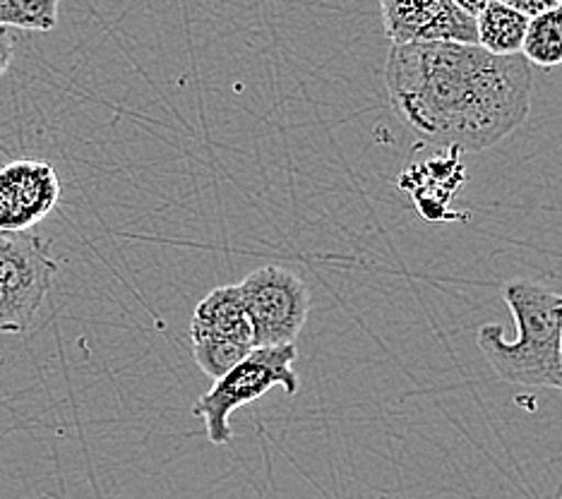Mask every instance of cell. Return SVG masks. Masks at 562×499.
<instances>
[{"mask_svg": "<svg viewBox=\"0 0 562 499\" xmlns=\"http://www.w3.org/2000/svg\"><path fill=\"white\" fill-rule=\"evenodd\" d=\"M60 0H0V30L50 32L58 27Z\"/></svg>", "mask_w": 562, "mask_h": 499, "instance_id": "obj_11", "label": "cell"}, {"mask_svg": "<svg viewBox=\"0 0 562 499\" xmlns=\"http://www.w3.org/2000/svg\"><path fill=\"white\" fill-rule=\"evenodd\" d=\"M503 300L519 334L507 341L501 325L479 327L476 343L491 370L507 384L560 389L562 293L539 281L513 279L503 284Z\"/></svg>", "mask_w": 562, "mask_h": 499, "instance_id": "obj_2", "label": "cell"}, {"mask_svg": "<svg viewBox=\"0 0 562 499\" xmlns=\"http://www.w3.org/2000/svg\"><path fill=\"white\" fill-rule=\"evenodd\" d=\"M236 286L250 317L255 349L296 343L311 313V291L299 274L267 264Z\"/></svg>", "mask_w": 562, "mask_h": 499, "instance_id": "obj_5", "label": "cell"}, {"mask_svg": "<svg viewBox=\"0 0 562 499\" xmlns=\"http://www.w3.org/2000/svg\"><path fill=\"white\" fill-rule=\"evenodd\" d=\"M560 389H562V349H560Z\"/></svg>", "mask_w": 562, "mask_h": 499, "instance_id": "obj_15", "label": "cell"}, {"mask_svg": "<svg viewBox=\"0 0 562 499\" xmlns=\"http://www.w3.org/2000/svg\"><path fill=\"white\" fill-rule=\"evenodd\" d=\"M296 361L299 349L293 343L267 345V349H252L234 370L214 379L212 389L193 406V416L204 420L210 442L220 446L232 442L234 432L228 422L232 413L260 401L267 392L281 387L286 396L296 394L301 387Z\"/></svg>", "mask_w": 562, "mask_h": 499, "instance_id": "obj_3", "label": "cell"}, {"mask_svg": "<svg viewBox=\"0 0 562 499\" xmlns=\"http://www.w3.org/2000/svg\"><path fill=\"white\" fill-rule=\"evenodd\" d=\"M497 3L519 12V15L529 18V20L531 18H539V15H543V12L553 10L558 5L555 0H497Z\"/></svg>", "mask_w": 562, "mask_h": 499, "instance_id": "obj_12", "label": "cell"}, {"mask_svg": "<svg viewBox=\"0 0 562 499\" xmlns=\"http://www.w3.org/2000/svg\"><path fill=\"white\" fill-rule=\"evenodd\" d=\"M385 87L418 139L485 151L527 123L533 70L524 56H493L479 44H400L387 54Z\"/></svg>", "mask_w": 562, "mask_h": 499, "instance_id": "obj_1", "label": "cell"}, {"mask_svg": "<svg viewBox=\"0 0 562 499\" xmlns=\"http://www.w3.org/2000/svg\"><path fill=\"white\" fill-rule=\"evenodd\" d=\"M555 3H558V5H562V0H555Z\"/></svg>", "mask_w": 562, "mask_h": 499, "instance_id": "obj_16", "label": "cell"}, {"mask_svg": "<svg viewBox=\"0 0 562 499\" xmlns=\"http://www.w3.org/2000/svg\"><path fill=\"white\" fill-rule=\"evenodd\" d=\"M382 24L392 46L424 42L476 44V20L454 0H380Z\"/></svg>", "mask_w": 562, "mask_h": 499, "instance_id": "obj_8", "label": "cell"}, {"mask_svg": "<svg viewBox=\"0 0 562 499\" xmlns=\"http://www.w3.org/2000/svg\"><path fill=\"white\" fill-rule=\"evenodd\" d=\"M529 18L491 0L476 18V44L493 56H521Z\"/></svg>", "mask_w": 562, "mask_h": 499, "instance_id": "obj_9", "label": "cell"}, {"mask_svg": "<svg viewBox=\"0 0 562 499\" xmlns=\"http://www.w3.org/2000/svg\"><path fill=\"white\" fill-rule=\"evenodd\" d=\"M521 56L529 66L558 68L562 66V5L529 20L527 36H524Z\"/></svg>", "mask_w": 562, "mask_h": 499, "instance_id": "obj_10", "label": "cell"}, {"mask_svg": "<svg viewBox=\"0 0 562 499\" xmlns=\"http://www.w3.org/2000/svg\"><path fill=\"white\" fill-rule=\"evenodd\" d=\"M58 272L32 230H0V334H24L44 307Z\"/></svg>", "mask_w": 562, "mask_h": 499, "instance_id": "obj_4", "label": "cell"}, {"mask_svg": "<svg viewBox=\"0 0 562 499\" xmlns=\"http://www.w3.org/2000/svg\"><path fill=\"white\" fill-rule=\"evenodd\" d=\"M190 341L198 367L212 382L234 370L255 349V334L238 286H220L204 296L193 319Z\"/></svg>", "mask_w": 562, "mask_h": 499, "instance_id": "obj_6", "label": "cell"}, {"mask_svg": "<svg viewBox=\"0 0 562 499\" xmlns=\"http://www.w3.org/2000/svg\"><path fill=\"white\" fill-rule=\"evenodd\" d=\"M488 3H491V0H454V5H457L459 10H464L467 15H471L474 20L481 15L483 8L488 5Z\"/></svg>", "mask_w": 562, "mask_h": 499, "instance_id": "obj_14", "label": "cell"}, {"mask_svg": "<svg viewBox=\"0 0 562 499\" xmlns=\"http://www.w3.org/2000/svg\"><path fill=\"white\" fill-rule=\"evenodd\" d=\"M12 63V38L8 30H0V77H3Z\"/></svg>", "mask_w": 562, "mask_h": 499, "instance_id": "obj_13", "label": "cell"}, {"mask_svg": "<svg viewBox=\"0 0 562 499\" xmlns=\"http://www.w3.org/2000/svg\"><path fill=\"white\" fill-rule=\"evenodd\" d=\"M60 202V178L40 159H15L0 166V230H30Z\"/></svg>", "mask_w": 562, "mask_h": 499, "instance_id": "obj_7", "label": "cell"}]
</instances>
